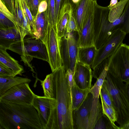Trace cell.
I'll return each mask as SVG.
<instances>
[{"instance_id": "cell-10", "label": "cell", "mask_w": 129, "mask_h": 129, "mask_svg": "<svg viewBox=\"0 0 129 129\" xmlns=\"http://www.w3.org/2000/svg\"><path fill=\"white\" fill-rule=\"evenodd\" d=\"M35 94L29 83H22L14 85L0 96V100L7 102L32 105Z\"/></svg>"}, {"instance_id": "cell-29", "label": "cell", "mask_w": 129, "mask_h": 129, "mask_svg": "<svg viewBox=\"0 0 129 129\" xmlns=\"http://www.w3.org/2000/svg\"><path fill=\"white\" fill-rule=\"evenodd\" d=\"M15 27H16L14 23L0 10V29Z\"/></svg>"}, {"instance_id": "cell-7", "label": "cell", "mask_w": 129, "mask_h": 129, "mask_svg": "<svg viewBox=\"0 0 129 129\" xmlns=\"http://www.w3.org/2000/svg\"><path fill=\"white\" fill-rule=\"evenodd\" d=\"M107 72L120 76L122 80L129 84V46L122 43L116 51L109 57Z\"/></svg>"}, {"instance_id": "cell-32", "label": "cell", "mask_w": 129, "mask_h": 129, "mask_svg": "<svg viewBox=\"0 0 129 129\" xmlns=\"http://www.w3.org/2000/svg\"><path fill=\"white\" fill-rule=\"evenodd\" d=\"M100 95L106 105L113 109L111 99L107 89L103 85L100 90Z\"/></svg>"}, {"instance_id": "cell-26", "label": "cell", "mask_w": 129, "mask_h": 129, "mask_svg": "<svg viewBox=\"0 0 129 129\" xmlns=\"http://www.w3.org/2000/svg\"><path fill=\"white\" fill-rule=\"evenodd\" d=\"M40 80L43 90L44 96L54 98L51 73L47 75L44 80Z\"/></svg>"}, {"instance_id": "cell-3", "label": "cell", "mask_w": 129, "mask_h": 129, "mask_svg": "<svg viewBox=\"0 0 129 129\" xmlns=\"http://www.w3.org/2000/svg\"><path fill=\"white\" fill-rule=\"evenodd\" d=\"M107 72L103 85L111 97L119 129H129V84Z\"/></svg>"}, {"instance_id": "cell-1", "label": "cell", "mask_w": 129, "mask_h": 129, "mask_svg": "<svg viewBox=\"0 0 129 129\" xmlns=\"http://www.w3.org/2000/svg\"><path fill=\"white\" fill-rule=\"evenodd\" d=\"M55 105L52 129H73L71 89L62 66L51 73Z\"/></svg>"}, {"instance_id": "cell-6", "label": "cell", "mask_w": 129, "mask_h": 129, "mask_svg": "<svg viewBox=\"0 0 129 129\" xmlns=\"http://www.w3.org/2000/svg\"><path fill=\"white\" fill-rule=\"evenodd\" d=\"M9 50L20 55L21 60L33 70L30 63L34 58L49 62L45 44L41 40L30 36L12 44Z\"/></svg>"}, {"instance_id": "cell-9", "label": "cell", "mask_w": 129, "mask_h": 129, "mask_svg": "<svg viewBox=\"0 0 129 129\" xmlns=\"http://www.w3.org/2000/svg\"><path fill=\"white\" fill-rule=\"evenodd\" d=\"M32 105L38 112L43 129H52L55 109V99L36 95Z\"/></svg>"}, {"instance_id": "cell-40", "label": "cell", "mask_w": 129, "mask_h": 129, "mask_svg": "<svg viewBox=\"0 0 129 129\" xmlns=\"http://www.w3.org/2000/svg\"><path fill=\"white\" fill-rule=\"evenodd\" d=\"M118 0H111L110 5L108 6L109 8L115 6L118 3Z\"/></svg>"}, {"instance_id": "cell-35", "label": "cell", "mask_w": 129, "mask_h": 129, "mask_svg": "<svg viewBox=\"0 0 129 129\" xmlns=\"http://www.w3.org/2000/svg\"><path fill=\"white\" fill-rule=\"evenodd\" d=\"M1 0L9 11L14 17L15 0Z\"/></svg>"}, {"instance_id": "cell-39", "label": "cell", "mask_w": 129, "mask_h": 129, "mask_svg": "<svg viewBox=\"0 0 129 129\" xmlns=\"http://www.w3.org/2000/svg\"><path fill=\"white\" fill-rule=\"evenodd\" d=\"M62 0H55V17L56 24Z\"/></svg>"}, {"instance_id": "cell-14", "label": "cell", "mask_w": 129, "mask_h": 129, "mask_svg": "<svg viewBox=\"0 0 129 129\" xmlns=\"http://www.w3.org/2000/svg\"><path fill=\"white\" fill-rule=\"evenodd\" d=\"M92 72L90 66L76 61L73 75L74 82L80 88L90 89L92 87Z\"/></svg>"}, {"instance_id": "cell-21", "label": "cell", "mask_w": 129, "mask_h": 129, "mask_svg": "<svg viewBox=\"0 0 129 129\" xmlns=\"http://www.w3.org/2000/svg\"><path fill=\"white\" fill-rule=\"evenodd\" d=\"M31 80L26 78L16 76L14 77H0V96L13 86L22 83H29Z\"/></svg>"}, {"instance_id": "cell-28", "label": "cell", "mask_w": 129, "mask_h": 129, "mask_svg": "<svg viewBox=\"0 0 129 129\" xmlns=\"http://www.w3.org/2000/svg\"><path fill=\"white\" fill-rule=\"evenodd\" d=\"M66 29L67 33H71L73 31H78L77 23L75 18L73 8L70 13L66 25Z\"/></svg>"}, {"instance_id": "cell-42", "label": "cell", "mask_w": 129, "mask_h": 129, "mask_svg": "<svg viewBox=\"0 0 129 129\" xmlns=\"http://www.w3.org/2000/svg\"><path fill=\"white\" fill-rule=\"evenodd\" d=\"M73 2L75 4H77L79 0H72Z\"/></svg>"}, {"instance_id": "cell-43", "label": "cell", "mask_w": 129, "mask_h": 129, "mask_svg": "<svg viewBox=\"0 0 129 129\" xmlns=\"http://www.w3.org/2000/svg\"></svg>"}, {"instance_id": "cell-41", "label": "cell", "mask_w": 129, "mask_h": 129, "mask_svg": "<svg viewBox=\"0 0 129 129\" xmlns=\"http://www.w3.org/2000/svg\"><path fill=\"white\" fill-rule=\"evenodd\" d=\"M27 5L29 8L30 9V0H25Z\"/></svg>"}, {"instance_id": "cell-12", "label": "cell", "mask_w": 129, "mask_h": 129, "mask_svg": "<svg viewBox=\"0 0 129 129\" xmlns=\"http://www.w3.org/2000/svg\"><path fill=\"white\" fill-rule=\"evenodd\" d=\"M45 45L48 52L49 62L52 72L62 66L56 25L48 24Z\"/></svg>"}, {"instance_id": "cell-16", "label": "cell", "mask_w": 129, "mask_h": 129, "mask_svg": "<svg viewBox=\"0 0 129 129\" xmlns=\"http://www.w3.org/2000/svg\"><path fill=\"white\" fill-rule=\"evenodd\" d=\"M66 0L60 9L58 19L56 24L57 36L58 38L64 36L67 33L66 25L70 13L73 8L69 2Z\"/></svg>"}, {"instance_id": "cell-33", "label": "cell", "mask_w": 129, "mask_h": 129, "mask_svg": "<svg viewBox=\"0 0 129 129\" xmlns=\"http://www.w3.org/2000/svg\"><path fill=\"white\" fill-rule=\"evenodd\" d=\"M17 75L13 71L0 62V77H14Z\"/></svg>"}, {"instance_id": "cell-31", "label": "cell", "mask_w": 129, "mask_h": 129, "mask_svg": "<svg viewBox=\"0 0 129 129\" xmlns=\"http://www.w3.org/2000/svg\"><path fill=\"white\" fill-rule=\"evenodd\" d=\"M109 57L103 60L94 69L92 72V77L96 79L98 78L105 67L108 66Z\"/></svg>"}, {"instance_id": "cell-11", "label": "cell", "mask_w": 129, "mask_h": 129, "mask_svg": "<svg viewBox=\"0 0 129 129\" xmlns=\"http://www.w3.org/2000/svg\"><path fill=\"white\" fill-rule=\"evenodd\" d=\"M126 33L118 29L111 35L108 39L98 49L94 60L91 68L93 70L100 63L109 57L117 50L122 43Z\"/></svg>"}, {"instance_id": "cell-37", "label": "cell", "mask_w": 129, "mask_h": 129, "mask_svg": "<svg viewBox=\"0 0 129 129\" xmlns=\"http://www.w3.org/2000/svg\"><path fill=\"white\" fill-rule=\"evenodd\" d=\"M0 10L10 19L16 24L15 18L0 0Z\"/></svg>"}, {"instance_id": "cell-36", "label": "cell", "mask_w": 129, "mask_h": 129, "mask_svg": "<svg viewBox=\"0 0 129 129\" xmlns=\"http://www.w3.org/2000/svg\"><path fill=\"white\" fill-rule=\"evenodd\" d=\"M42 0H30V10L32 15L34 17L37 13L39 5Z\"/></svg>"}, {"instance_id": "cell-38", "label": "cell", "mask_w": 129, "mask_h": 129, "mask_svg": "<svg viewBox=\"0 0 129 129\" xmlns=\"http://www.w3.org/2000/svg\"><path fill=\"white\" fill-rule=\"evenodd\" d=\"M47 3L46 0H42L40 2L38 7L37 14L45 12L47 9Z\"/></svg>"}, {"instance_id": "cell-4", "label": "cell", "mask_w": 129, "mask_h": 129, "mask_svg": "<svg viewBox=\"0 0 129 129\" xmlns=\"http://www.w3.org/2000/svg\"><path fill=\"white\" fill-rule=\"evenodd\" d=\"M109 9L96 3L94 10V44L98 49L115 31L120 29L125 32L129 18V10L125 8L120 16L113 22L108 19Z\"/></svg>"}, {"instance_id": "cell-20", "label": "cell", "mask_w": 129, "mask_h": 129, "mask_svg": "<svg viewBox=\"0 0 129 129\" xmlns=\"http://www.w3.org/2000/svg\"><path fill=\"white\" fill-rule=\"evenodd\" d=\"M7 50L0 47V62L16 73L20 75L24 71L23 67L18 61L12 57Z\"/></svg>"}, {"instance_id": "cell-30", "label": "cell", "mask_w": 129, "mask_h": 129, "mask_svg": "<svg viewBox=\"0 0 129 129\" xmlns=\"http://www.w3.org/2000/svg\"><path fill=\"white\" fill-rule=\"evenodd\" d=\"M101 98L103 113L107 116L113 124H115V122L116 121V118L114 109L107 106L102 99Z\"/></svg>"}, {"instance_id": "cell-24", "label": "cell", "mask_w": 129, "mask_h": 129, "mask_svg": "<svg viewBox=\"0 0 129 129\" xmlns=\"http://www.w3.org/2000/svg\"><path fill=\"white\" fill-rule=\"evenodd\" d=\"M14 18L16 27L21 36L23 21L22 7L21 0H15Z\"/></svg>"}, {"instance_id": "cell-22", "label": "cell", "mask_w": 129, "mask_h": 129, "mask_svg": "<svg viewBox=\"0 0 129 129\" xmlns=\"http://www.w3.org/2000/svg\"><path fill=\"white\" fill-rule=\"evenodd\" d=\"M129 0H121L114 6L109 8V21L113 22L118 19L122 14Z\"/></svg>"}, {"instance_id": "cell-19", "label": "cell", "mask_w": 129, "mask_h": 129, "mask_svg": "<svg viewBox=\"0 0 129 129\" xmlns=\"http://www.w3.org/2000/svg\"><path fill=\"white\" fill-rule=\"evenodd\" d=\"M90 89L80 88L74 83L71 89L72 110L78 108L82 105L89 92Z\"/></svg>"}, {"instance_id": "cell-27", "label": "cell", "mask_w": 129, "mask_h": 129, "mask_svg": "<svg viewBox=\"0 0 129 129\" xmlns=\"http://www.w3.org/2000/svg\"><path fill=\"white\" fill-rule=\"evenodd\" d=\"M47 8L45 11L48 24L53 26L56 25L55 17V0H46Z\"/></svg>"}, {"instance_id": "cell-15", "label": "cell", "mask_w": 129, "mask_h": 129, "mask_svg": "<svg viewBox=\"0 0 129 129\" xmlns=\"http://www.w3.org/2000/svg\"><path fill=\"white\" fill-rule=\"evenodd\" d=\"M93 0H79L74 11L78 31L82 30L89 14Z\"/></svg>"}, {"instance_id": "cell-8", "label": "cell", "mask_w": 129, "mask_h": 129, "mask_svg": "<svg viewBox=\"0 0 129 129\" xmlns=\"http://www.w3.org/2000/svg\"><path fill=\"white\" fill-rule=\"evenodd\" d=\"M58 44L62 66L66 71L69 69L73 74L78 51L77 40L72 32L68 33L58 38Z\"/></svg>"}, {"instance_id": "cell-23", "label": "cell", "mask_w": 129, "mask_h": 129, "mask_svg": "<svg viewBox=\"0 0 129 129\" xmlns=\"http://www.w3.org/2000/svg\"><path fill=\"white\" fill-rule=\"evenodd\" d=\"M108 70L106 66L100 74L94 85L90 89L89 92L92 94L94 98H99L100 90L105 79Z\"/></svg>"}, {"instance_id": "cell-2", "label": "cell", "mask_w": 129, "mask_h": 129, "mask_svg": "<svg viewBox=\"0 0 129 129\" xmlns=\"http://www.w3.org/2000/svg\"><path fill=\"white\" fill-rule=\"evenodd\" d=\"M43 129L32 105L0 100V129Z\"/></svg>"}, {"instance_id": "cell-5", "label": "cell", "mask_w": 129, "mask_h": 129, "mask_svg": "<svg viewBox=\"0 0 129 129\" xmlns=\"http://www.w3.org/2000/svg\"><path fill=\"white\" fill-rule=\"evenodd\" d=\"M103 113L99 98H93L89 92L82 105L72 110L73 129H93Z\"/></svg>"}, {"instance_id": "cell-34", "label": "cell", "mask_w": 129, "mask_h": 129, "mask_svg": "<svg viewBox=\"0 0 129 129\" xmlns=\"http://www.w3.org/2000/svg\"><path fill=\"white\" fill-rule=\"evenodd\" d=\"M21 0L22 7L25 9L27 16L30 24L32 28V31L34 27V17L32 15L30 9L25 0Z\"/></svg>"}, {"instance_id": "cell-17", "label": "cell", "mask_w": 129, "mask_h": 129, "mask_svg": "<svg viewBox=\"0 0 129 129\" xmlns=\"http://www.w3.org/2000/svg\"><path fill=\"white\" fill-rule=\"evenodd\" d=\"M22 40L16 27L0 29V47L9 50L12 45Z\"/></svg>"}, {"instance_id": "cell-13", "label": "cell", "mask_w": 129, "mask_h": 129, "mask_svg": "<svg viewBox=\"0 0 129 129\" xmlns=\"http://www.w3.org/2000/svg\"><path fill=\"white\" fill-rule=\"evenodd\" d=\"M96 1L93 0L87 18L83 28L78 32V48H83L94 45V12Z\"/></svg>"}, {"instance_id": "cell-18", "label": "cell", "mask_w": 129, "mask_h": 129, "mask_svg": "<svg viewBox=\"0 0 129 129\" xmlns=\"http://www.w3.org/2000/svg\"><path fill=\"white\" fill-rule=\"evenodd\" d=\"M97 50L95 45L78 48L77 61L91 67L94 62Z\"/></svg>"}, {"instance_id": "cell-25", "label": "cell", "mask_w": 129, "mask_h": 129, "mask_svg": "<svg viewBox=\"0 0 129 129\" xmlns=\"http://www.w3.org/2000/svg\"><path fill=\"white\" fill-rule=\"evenodd\" d=\"M93 129H119V126L113 124L109 118L103 113L98 118Z\"/></svg>"}]
</instances>
